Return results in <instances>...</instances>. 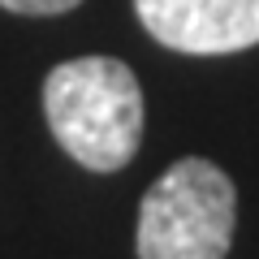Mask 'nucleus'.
Here are the masks:
<instances>
[{
	"label": "nucleus",
	"mask_w": 259,
	"mask_h": 259,
	"mask_svg": "<svg viewBox=\"0 0 259 259\" xmlns=\"http://www.w3.org/2000/svg\"><path fill=\"white\" fill-rule=\"evenodd\" d=\"M44 117L82 168L117 173L143 143V87L117 56H74L44 78Z\"/></svg>",
	"instance_id": "f257e3e1"
},
{
	"label": "nucleus",
	"mask_w": 259,
	"mask_h": 259,
	"mask_svg": "<svg viewBox=\"0 0 259 259\" xmlns=\"http://www.w3.org/2000/svg\"><path fill=\"white\" fill-rule=\"evenodd\" d=\"M238 225V190L212 160L186 156L151 182L139 207V259H225Z\"/></svg>",
	"instance_id": "f03ea898"
},
{
	"label": "nucleus",
	"mask_w": 259,
	"mask_h": 259,
	"mask_svg": "<svg viewBox=\"0 0 259 259\" xmlns=\"http://www.w3.org/2000/svg\"><path fill=\"white\" fill-rule=\"evenodd\" d=\"M156 44L186 56H225L259 44V0H134Z\"/></svg>",
	"instance_id": "7ed1b4c3"
},
{
	"label": "nucleus",
	"mask_w": 259,
	"mask_h": 259,
	"mask_svg": "<svg viewBox=\"0 0 259 259\" xmlns=\"http://www.w3.org/2000/svg\"><path fill=\"white\" fill-rule=\"evenodd\" d=\"M82 0H0V9L9 13H30V18H52V13H69Z\"/></svg>",
	"instance_id": "20e7f679"
}]
</instances>
